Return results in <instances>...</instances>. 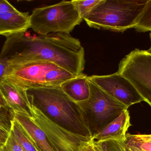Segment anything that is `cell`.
I'll use <instances>...</instances> for the list:
<instances>
[{
  "instance_id": "obj_7",
  "label": "cell",
  "mask_w": 151,
  "mask_h": 151,
  "mask_svg": "<svg viewBox=\"0 0 151 151\" xmlns=\"http://www.w3.org/2000/svg\"><path fill=\"white\" fill-rule=\"evenodd\" d=\"M118 72L134 85L151 107V52L136 49L120 62Z\"/></svg>"
},
{
  "instance_id": "obj_23",
  "label": "cell",
  "mask_w": 151,
  "mask_h": 151,
  "mask_svg": "<svg viewBox=\"0 0 151 151\" xmlns=\"http://www.w3.org/2000/svg\"><path fill=\"white\" fill-rule=\"evenodd\" d=\"M80 151H102L91 140L83 142L80 147Z\"/></svg>"
},
{
  "instance_id": "obj_17",
  "label": "cell",
  "mask_w": 151,
  "mask_h": 151,
  "mask_svg": "<svg viewBox=\"0 0 151 151\" xmlns=\"http://www.w3.org/2000/svg\"><path fill=\"white\" fill-rule=\"evenodd\" d=\"M12 131L25 151H40L32 138L14 118Z\"/></svg>"
},
{
  "instance_id": "obj_9",
  "label": "cell",
  "mask_w": 151,
  "mask_h": 151,
  "mask_svg": "<svg viewBox=\"0 0 151 151\" xmlns=\"http://www.w3.org/2000/svg\"><path fill=\"white\" fill-rule=\"evenodd\" d=\"M88 79L128 108L144 101L132 83L118 72L109 75H92Z\"/></svg>"
},
{
  "instance_id": "obj_6",
  "label": "cell",
  "mask_w": 151,
  "mask_h": 151,
  "mask_svg": "<svg viewBox=\"0 0 151 151\" xmlns=\"http://www.w3.org/2000/svg\"><path fill=\"white\" fill-rule=\"evenodd\" d=\"M83 19L72 1L35 8L30 15V28L38 34H70Z\"/></svg>"
},
{
  "instance_id": "obj_1",
  "label": "cell",
  "mask_w": 151,
  "mask_h": 151,
  "mask_svg": "<svg viewBox=\"0 0 151 151\" xmlns=\"http://www.w3.org/2000/svg\"><path fill=\"white\" fill-rule=\"evenodd\" d=\"M5 37L0 57L7 59L10 66L42 60L52 62L75 76L83 73L84 49L79 40L70 34L32 36L24 33Z\"/></svg>"
},
{
  "instance_id": "obj_15",
  "label": "cell",
  "mask_w": 151,
  "mask_h": 151,
  "mask_svg": "<svg viewBox=\"0 0 151 151\" xmlns=\"http://www.w3.org/2000/svg\"><path fill=\"white\" fill-rule=\"evenodd\" d=\"M124 151H151V134H127L122 142Z\"/></svg>"
},
{
  "instance_id": "obj_3",
  "label": "cell",
  "mask_w": 151,
  "mask_h": 151,
  "mask_svg": "<svg viewBox=\"0 0 151 151\" xmlns=\"http://www.w3.org/2000/svg\"><path fill=\"white\" fill-rule=\"evenodd\" d=\"M148 0H102L84 20L91 27L123 32L133 28Z\"/></svg>"
},
{
  "instance_id": "obj_18",
  "label": "cell",
  "mask_w": 151,
  "mask_h": 151,
  "mask_svg": "<svg viewBox=\"0 0 151 151\" xmlns=\"http://www.w3.org/2000/svg\"><path fill=\"white\" fill-rule=\"evenodd\" d=\"M133 28L140 32H151V0H148Z\"/></svg>"
},
{
  "instance_id": "obj_21",
  "label": "cell",
  "mask_w": 151,
  "mask_h": 151,
  "mask_svg": "<svg viewBox=\"0 0 151 151\" xmlns=\"http://www.w3.org/2000/svg\"><path fill=\"white\" fill-rule=\"evenodd\" d=\"M3 148L4 151H25L15 137L12 130Z\"/></svg>"
},
{
  "instance_id": "obj_5",
  "label": "cell",
  "mask_w": 151,
  "mask_h": 151,
  "mask_svg": "<svg viewBox=\"0 0 151 151\" xmlns=\"http://www.w3.org/2000/svg\"><path fill=\"white\" fill-rule=\"evenodd\" d=\"M75 77L52 62L38 60L10 66L6 79L28 89L60 87Z\"/></svg>"
},
{
  "instance_id": "obj_4",
  "label": "cell",
  "mask_w": 151,
  "mask_h": 151,
  "mask_svg": "<svg viewBox=\"0 0 151 151\" xmlns=\"http://www.w3.org/2000/svg\"><path fill=\"white\" fill-rule=\"evenodd\" d=\"M89 84L90 95L88 99L77 104L92 138L128 107L92 82L89 80Z\"/></svg>"
},
{
  "instance_id": "obj_26",
  "label": "cell",
  "mask_w": 151,
  "mask_h": 151,
  "mask_svg": "<svg viewBox=\"0 0 151 151\" xmlns=\"http://www.w3.org/2000/svg\"><path fill=\"white\" fill-rule=\"evenodd\" d=\"M150 39H151V32H150ZM149 51H150L151 52V48H150V49L149 50Z\"/></svg>"
},
{
  "instance_id": "obj_8",
  "label": "cell",
  "mask_w": 151,
  "mask_h": 151,
  "mask_svg": "<svg viewBox=\"0 0 151 151\" xmlns=\"http://www.w3.org/2000/svg\"><path fill=\"white\" fill-rule=\"evenodd\" d=\"M31 106L32 118L44 131L57 151H80L83 142L91 140V138L75 134L59 126L33 105L31 104Z\"/></svg>"
},
{
  "instance_id": "obj_25",
  "label": "cell",
  "mask_w": 151,
  "mask_h": 151,
  "mask_svg": "<svg viewBox=\"0 0 151 151\" xmlns=\"http://www.w3.org/2000/svg\"><path fill=\"white\" fill-rule=\"evenodd\" d=\"M0 106L3 107H8L1 92H0Z\"/></svg>"
},
{
  "instance_id": "obj_19",
  "label": "cell",
  "mask_w": 151,
  "mask_h": 151,
  "mask_svg": "<svg viewBox=\"0 0 151 151\" xmlns=\"http://www.w3.org/2000/svg\"><path fill=\"white\" fill-rule=\"evenodd\" d=\"M80 17L84 20L91 10L99 4L102 0H73Z\"/></svg>"
},
{
  "instance_id": "obj_12",
  "label": "cell",
  "mask_w": 151,
  "mask_h": 151,
  "mask_svg": "<svg viewBox=\"0 0 151 151\" xmlns=\"http://www.w3.org/2000/svg\"><path fill=\"white\" fill-rule=\"evenodd\" d=\"M30 28L28 12L19 10L0 13V35L4 36L26 33Z\"/></svg>"
},
{
  "instance_id": "obj_14",
  "label": "cell",
  "mask_w": 151,
  "mask_h": 151,
  "mask_svg": "<svg viewBox=\"0 0 151 151\" xmlns=\"http://www.w3.org/2000/svg\"><path fill=\"white\" fill-rule=\"evenodd\" d=\"M88 77L83 73L79 76L68 80L60 86L63 91L76 103L88 99L90 87Z\"/></svg>"
},
{
  "instance_id": "obj_20",
  "label": "cell",
  "mask_w": 151,
  "mask_h": 151,
  "mask_svg": "<svg viewBox=\"0 0 151 151\" xmlns=\"http://www.w3.org/2000/svg\"><path fill=\"white\" fill-rule=\"evenodd\" d=\"M94 142L102 151H124L122 142L108 141Z\"/></svg>"
},
{
  "instance_id": "obj_22",
  "label": "cell",
  "mask_w": 151,
  "mask_h": 151,
  "mask_svg": "<svg viewBox=\"0 0 151 151\" xmlns=\"http://www.w3.org/2000/svg\"><path fill=\"white\" fill-rule=\"evenodd\" d=\"M10 66L7 59L0 57V84L6 79L9 71Z\"/></svg>"
},
{
  "instance_id": "obj_13",
  "label": "cell",
  "mask_w": 151,
  "mask_h": 151,
  "mask_svg": "<svg viewBox=\"0 0 151 151\" xmlns=\"http://www.w3.org/2000/svg\"><path fill=\"white\" fill-rule=\"evenodd\" d=\"M13 113L14 118L32 138L40 151H57L32 118L22 113Z\"/></svg>"
},
{
  "instance_id": "obj_16",
  "label": "cell",
  "mask_w": 151,
  "mask_h": 151,
  "mask_svg": "<svg viewBox=\"0 0 151 151\" xmlns=\"http://www.w3.org/2000/svg\"><path fill=\"white\" fill-rule=\"evenodd\" d=\"M14 113L8 107L0 106V148L5 144L11 132Z\"/></svg>"
},
{
  "instance_id": "obj_27",
  "label": "cell",
  "mask_w": 151,
  "mask_h": 151,
  "mask_svg": "<svg viewBox=\"0 0 151 151\" xmlns=\"http://www.w3.org/2000/svg\"><path fill=\"white\" fill-rule=\"evenodd\" d=\"M0 151H4L3 147L2 148H0Z\"/></svg>"
},
{
  "instance_id": "obj_11",
  "label": "cell",
  "mask_w": 151,
  "mask_h": 151,
  "mask_svg": "<svg viewBox=\"0 0 151 151\" xmlns=\"http://www.w3.org/2000/svg\"><path fill=\"white\" fill-rule=\"evenodd\" d=\"M131 126L129 112L128 110H125L102 131L92 137L91 141L95 142L108 141L123 142Z\"/></svg>"
},
{
  "instance_id": "obj_10",
  "label": "cell",
  "mask_w": 151,
  "mask_h": 151,
  "mask_svg": "<svg viewBox=\"0 0 151 151\" xmlns=\"http://www.w3.org/2000/svg\"><path fill=\"white\" fill-rule=\"evenodd\" d=\"M27 90L6 79L0 84V92L7 107L13 112L22 113L32 118V106Z\"/></svg>"
},
{
  "instance_id": "obj_2",
  "label": "cell",
  "mask_w": 151,
  "mask_h": 151,
  "mask_svg": "<svg viewBox=\"0 0 151 151\" xmlns=\"http://www.w3.org/2000/svg\"><path fill=\"white\" fill-rule=\"evenodd\" d=\"M30 103L52 122L75 134L91 138L77 103L60 87L27 90Z\"/></svg>"
},
{
  "instance_id": "obj_24",
  "label": "cell",
  "mask_w": 151,
  "mask_h": 151,
  "mask_svg": "<svg viewBox=\"0 0 151 151\" xmlns=\"http://www.w3.org/2000/svg\"><path fill=\"white\" fill-rule=\"evenodd\" d=\"M17 10L10 3L6 0H0V13L4 12H14Z\"/></svg>"
}]
</instances>
